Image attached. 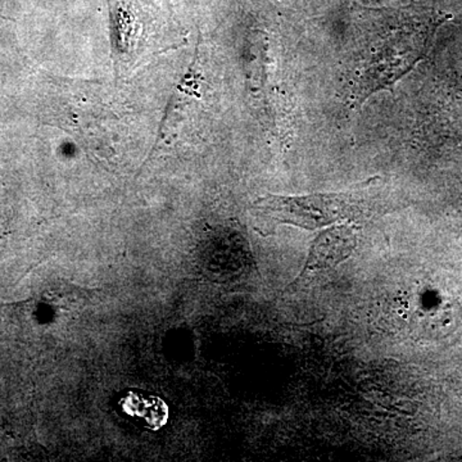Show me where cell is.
<instances>
[{"instance_id": "obj_3", "label": "cell", "mask_w": 462, "mask_h": 462, "mask_svg": "<svg viewBox=\"0 0 462 462\" xmlns=\"http://www.w3.org/2000/svg\"><path fill=\"white\" fill-rule=\"evenodd\" d=\"M357 245V231L352 225L331 227L322 231L310 248L305 269L300 278L318 270L331 269L351 256Z\"/></svg>"}, {"instance_id": "obj_2", "label": "cell", "mask_w": 462, "mask_h": 462, "mask_svg": "<svg viewBox=\"0 0 462 462\" xmlns=\"http://www.w3.org/2000/svg\"><path fill=\"white\" fill-rule=\"evenodd\" d=\"M433 29L401 33L385 42H373L366 50L364 65L356 75L354 98L361 100L374 91L387 88L421 60L430 44Z\"/></svg>"}, {"instance_id": "obj_1", "label": "cell", "mask_w": 462, "mask_h": 462, "mask_svg": "<svg viewBox=\"0 0 462 462\" xmlns=\"http://www.w3.org/2000/svg\"><path fill=\"white\" fill-rule=\"evenodd\" d=\"M254 208L275 223L316 230L360 217L366 212V200L360 191L300 197L266 196L254 203Z\"/></svg>"}]
</instances>
